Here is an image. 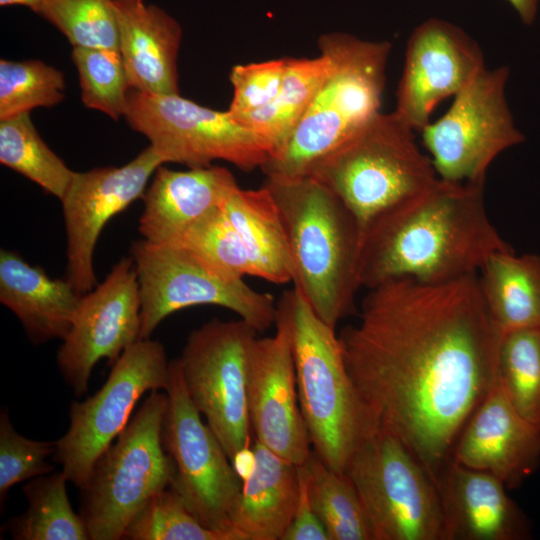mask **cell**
Masks as SVG:
<instances>
[{"label":"cell","instance_id":"cell-10","mask_svg":"<svg viewBox=\"0 0 540 540\" xmlns=\"http://www.w3.org/2000/svg\"><path fill=\"white\" fill-rule=\"evenodd\" d=\"M124 117L143 134L163 163L189 168L222 160L250 171L262 168L271 144L228 111L201 106L179 94H152L130 89Z\"/></svg>","mask_w":540,"mask_h":540},{"label":"cell","instance_id":"cell-25","mask_svg":"<svg viewBox=\"0 0 540 540\" xmlns=\"http://www.w3.org/2000/svg\"><path fill=\"white\" fill-rule=\"evenodd\" d=\"M222 208L247 253L252 276L275 284L291 281L285 230L268 188L237 186Z\"/></svg>","mask_w":540,"mask_h":540},{"label":"cell","instance_id":"cell-6","mask_svg":"<svg viewBox=\"0 0 540 540\" xmlns=\"http://www.w3.org/2000/svg\"><path fill=\"white\" fill-rule=\"evenodd\" d=\"M415 132L394 111H380L309 168L306 175L329 189L353 214L362 238L382 212L438 179Z\"/></svg>","mask_w":540,"mask_h":540},{"label":"cell","instance_id":"cell-23","mask_svg":"<svg viewBox=\"0 0 540 540\" xmlns=\"http://www.w3.org/2000/svg\"><path fill=\"white\" fill-rule=\"evenodd\" d=\"M82 296L66 278H51L19 253L1 249L0 302L34 345L66 336Z\"/></svg>","mask_w":540,"mask_h":540},{"label":"cell","instance_id":"cell-29","mask_svg":"<svg viewBox=\"0 0 540 540\" xmlns=\"http://www.w3.org/2000/svg\"><path fill=\"white\" fill-rule=\"evenodd\" d=\"M301 466L311 505L329 540H374L365 508L349 477L329 468L313 451Z\"/></svg>","mask_w":540,"mask_h":540},{"label":"cell","instance_id":"cell-8","mask_svg":"<svg viewBox=\"0 0 540 540\" xmlns=\"http://www.w3.org/2000/svg\"><path fill=\"white\" fill-rule=\"evenodd\" d=\"M344 473L359 494L374 540H444L437 483L398 437L376 430Z\"/></svg>","mask_w":540,"mask_h":540},{"label":"cell","instance_id":"cell-31","mask_svg":"<svg viewBox=\"0 0 540 540\" xmlns=\"http://www.w3.org/2000/svg\"><path fill=\"white\" fill-rule=\"evenodd\" d=\"M498 377L519 414L540 429V328L502 334Z\"/></svg>","mask_w":540,"mask_h":540},{"label":"cell","instance_id":"cell-18","mask_svg":"<svg viewBox=\"0 0 540 540\" xmlns=\"http://www.w3.org/2000/svg\"><path fill=\"white\" fill-rule=\"evenodd\" d=\"M276 331L257 338L250 354L247 400L255 440L300 466L312 450L300 409L288 315L278 302Z\"/></svg>","mask_w":540,"mask_h":540},{"label":"cell","instance_id":"cell-7","mask_svg":"<svg viewBox=\"0 0 540 540\" xmlns=\"http://www.w3.org/2000/svg\"><path fill=\"white\" fill-rule=\"evenodd\" d=\"M167 408V393L150 392L80 487V515L90 539H123L145 503L171 486L175 465L162 442Z\"/></svg>","mask_w":540,"mask_h":540},{"label":"cell","instance_id":"cell-1","mask_svg":"<svg viewBox=\"0 0 540 540\" xmlns=\"http://www.w3.org/2000/svg\"><path fill=\"white\" fill-rule=\"evenodd\" d=\"M368 290L359 322L339 335L346 368L378 429L402 440L436 482L499 379L502 332L478 274Z\"/></svg>","mask_w":540,"mask_h":540},{"label":"cell","instance_id":"cell-4","mask_svg":"<svg viewBox=\"0 0 540 540\" xmlns=\"http://www.w3.org/2000/svg\"><path fill=\"white\" fill-rule=\"evenodd\" d=\"M318 46L329 70L287 142L261 168L267 177L305 176L380 112L391 43L334 32L322 35Z\"/></svg>","mask_w":540,"mask_h":540},{"label":"cell","instance_id":"cell-11","mask_svg":"<svg viewBox=\"0 0 540 540\" xmlns=\"http://www.w3.org/2000/svg\"><path fill=\"white\" fill-rule=\"evenodd\" d=\"M257 334L240 318L212 319L189 334L178 359L191 402L230 459L251 445L247 380Z\"/></svg>","mask_w":540,"mask_h":540},{"label":"cell","instance_id":"cell-27","mask_svg":"<svg viewBox=\"0 0 540 540\" xmlns=\"http://www.w3.org/2000/svg\"><path fill=\"white\" fill-rule=\"evenodd\" d=\"M328 70L329 59L322 53L316 58H287L275 98L263 108L233 117L266 139L274 154L299 124Z\"/></svg>","mask_w":540,"mask_h":540},{"label":"cell","instance_id":"cell-41","mask_svg":"<svg viewBox=\"0 0 540 540\" xmlns=\"http://www.w3.org/2000/svg\"><path fill=\"white\" fill-rule=\"evenodd\" d=\"M516 11L520 20L531 25L537 16L540 0H506Z\"/></svg>","mask_w":540,"mask_h":540},{"label":"cell","instance_id":"cell-3","mask_svg":"<svg viewBox=\"0 0 540 540\" xmlns=\"http://www.w3.org/2000/svg\"><path fill=\"white\" fill-rule=\"evenodd\" d=\"M263 185L281 216L294 289L335 329L352 312L361 288L357 221L335 194L308 175L267 177Z\"/></svg>","mask_w":540,"mask_h":540},{"label":"cell","instance_id":"cell-16","mask_svg":"<svg viewBox=\"0 0 540 540\" xmlns=\"http://www.w3.org/2000/svg\"><path fill=\"white\" fill-rule=\"evenodd\" d=\"M163 161L149 145L120 167L75 172L60 200L66 232V279L81 294L97 280L93 256L105 225L135 200L143 197L148 180Z\"/></svg>","mask_w":540,"mask_h":540},{"label":"cell","instance_id":"cell-28","mask_svg":"<svg viewBox=\"0 0 540 540\" xmlns=\"http://www.w3.org/2000/svg\"><path fill=\"white\" fill-rule=\"evenodd\" d=\"M64 472L31 479L23 488L27 510L11 519L7 529L16 540H88L89 533L67 494Z\"/></svg>","mask_w":540,"mask_h":540},{"label":"cell","instance_id":"cell-38","mask_svg":"<svg viewBox=\"0 0 540 540\" xmlns=\"http://www.w3.org/2000/svg\"><path fill=\"white\" fill-rule=\"evenodd\" d=\"M287 58L236 65L231 69L233 97L228 112L236 117L263 108L277 95Z\"/></svg>","mask_w":540,"mask_h":540},{"label":"cell","instance_id":"cell-17","mask_svg":"<svg viewBox=\"0 0 540 540\" xmlns=\"http://www.w3.org/2000/svg\"><path fill=\"white\" fill-rule=\"evenodd\" d=\"M485 68L479 44L463 29L427 19L407 41L394 112L420 132L441 101L456 96Z\"/></svg>","mask_w":540,"mask_h":540},{"label":"cell","instance_id":"cell-33","mask_svg":"<svg viewBox=\"0 0 540 540\" xmlns=\"http://www.w3.org/2000/svg\"><path fill=\"white\" fill-rule=\"evenodd\" d=\"M63 73L39 60H0V120L50 108L65 95Z\"/></svg>","mask_w":540,"mask_h":540},{"label":"cell","instance_id":"cell-40","mask_svg":"<svg viewBox=\"0 0 540 540\" xmlns=\"http://www.w3.org/2000/svg\"><path fill=\"white\" fill-rule=\"evenodd\" d=\"M230 460L235 473L243 483L252 475L256 465L253 444L238 450Z\"/></svg>","mask_w":540,"mask_h":540},{"label":"cell","instance_id":"cell-39","mask_svg":"<svg viewBox=\"0 0 540 540\" xmlns=\"http://www.w3.org/2000/svg\"><path fill=\"white\" fill-rule=\"evenodd\" d=\"M298 469L299 498L290 525L281 540H329L326 529L315 513L308 495L303 467Z\"/></svg>","mask_w":540,"mask_h":540},{"label":"cell","instance_id":"cell-42","mask_svg":"<svg viewBox=\"0 0 540 540\" xmlns=\"http://www.w3.org/2000/svg\"><path fill=\"white\" fill-rule=\"evenodd\" d=\"M42 0H0V5L5 6H25L31 11L37 13Z\"/></svg>","mask_w":540,"mask_h":540},{"label":"cell","instance_id":"cell-34","mask_svg":"<svg viewBox=\"0 0 540 540\" xmlns=\"http://www.w3.org/2000/svg\"><path fill=\"white\" fill-rule=\"evenodd\" d=\"M72 60L78 71L83 104L113 120L124 116L131 86L120 52L73 47Z\"/></svg>","mask_w":540,"mask_h":540},{"label":"cell","instance_id":"cell-30","mask_svg":"<svg viewBox=\"0 0 540 540\" xmlns=\"http://www.w3.org/2000/svg\"><path fill=\"white\" fill-rule=\"evenodd\" d=\"M0 162L59 200L75 173L43 141L29 113L0 120Z\"/></svg>","mask_w":540,"mask_h":540},{"label":"cell","instance_id":"cell-13","mask_svg":"<svg viewBox=\"0 0 540 540\" xmlns=\"http://www.w3.org/2000/svg\"><path fill=\"white\" fill-rule=\"evenodd\" d=\"M170 362L164 346L142 339L127 348L113 364L103 386L84 401L70 406V425L56 441L54 459L69 482L80 488L99 457L130 421L146 392L166 390Z\"/></svg>","mask_w":540,"mask_h":540},{"label":"cell","instance_id":"cell-15","mask_svg":"<svg viewBox=\"0 0 540 540\" xmlns=\"http://www.w3.org/2000/svg\"><path fill=\"white\" fill-rule=\"evenodd\" d=\"M140 327L137 273L132 258L124 257L83 294L58 350V368L76 397L87 393L96 363L108 359L113 365L139 340Z\"/></svg>","mask_w":540,"mask_h":540},{"label":"cell","instance_id":"cell-2","mask_svg":"<svg viewBox=\"0 0 540 540\" xmlns=\"http://www.w3.org/2000/svg\"><path fill=\"white\" fill-rule=\"evenodd\" d=\"M483 192L484 184L438 178L382 212L363 234L361 287L398 278L447 282L478 274L491 255L511 250L487 214Z\"/></svg>","mask_w":540,"mask_h":540},{"label":"cell","instance_id":"cell-9","mask_svg":"<svg viewBox=\"0 0 540 540\" xmlns=\"http://www.w3.org/2000/svg\"><path fill=\"white\" fill-rule=\"evenodd\" d=\"M130 253L140 296L139 340L150 338L170 314L198 305L226 308L258 333L276 322L272 295L251 288L243 279L222 275L179 245L140 239L132 243Z\"/></svg>","mask_w":540,"mask_h":540},{"label":"cell","instance_id":"cell-24","mask_svg":"<svg viewBox=\"0 0 540 540\" xmlns=\"http://www.w3.org/2000/svg\"><path fill=\"white\" fill-rule=\"evenodd\" d=\"M253 448L256 465L242 483L230 522L243 540H281L298 503V466L257 440Z\"/></svg>","mask_w":540,"mask_h":540},{"label":"cell","instance_id":"cell-19","mask_svg":"<svg viewBox=\"0 0 540 540\" xmlns=\"http://www.w3.org/2000/svg\"><path fill=\"white\" fill-rule=\"evenodd\" d=\"M451 459L516 489L540 465V429L519 414L498 379L464 425Z\"/></svg>","mask_w":540,"mask_h":540},{"label":"cell","instance_id":"cell-36","mask_svg":"<svg viewBox=\"0 0 540 540\" xmlns=\"http://www.w3.org/2000/svg\"><path fill=\"white\" fill-rule=\"evenodd\" d=\"M174 245L187 249L226 277L252 276L247 253L222 206L194 222Z\"/></svg>","mask_w":540,"mask_h":540},{"label":"cell","instance_id":"cell-32","mask_svg":"<svg viewBox=\"0 0 540 540\" xmlns=\"http://www.w3.org/2000/svg\"><path fill=\"white\" fill-rule=\"evenodd\" d=\"M37 14L64 34L73 47L119 51L114 0H42Z\"/></svg>","mask_w":540,"mask_h":540},{"label":"cell","instance_id":"cell-12","mask_svg":"<svg viewBox=\"0 0 540 540\" xmlns=\"http://www.w3.org/2000/svg\"><path fill=\"white\" fill-rule=\"evenodd\" d=\"M509 74L506 66L485 68L420 131L438 178L484 184L492 162L525 140L506 99Z\"/></svg>","mask_w":540,"mask_h":540},{"label":"cell","instance_id":"cell-22","mask_svg":"<svg viewBox=\"0 0 540 540\" xmlns=\"http://www.w3.org/2000/svg\"><path fill=\"white\" fill-rule=\"evenodd\" d=\"M119 51L132 89L152 94H179L177 55L180 24L144 0H114Z\"/></svg>","mask_w":540,"mask_h":540},{"label":"cell","instance_id":"cell-37","mask_svg":"<svg viewBox=\"0 0 540 540\" xmlns=\"http://www.w3.org/2000/svg\"><path fill=\"white\" fill-rule=\"evenodd\" d=\"M56 441H35L19 434L11 423L8 409L0 413V500L18 483L47 475L55 466L47 459L54 455Z\"/></svg>","mask_w":540,"mask_h":540},{"label":"cell","instance_id":"cell-35","mask_svg":"<svg viewBox=\"0 0 540 540\" xmlns=\"http://www.w3.org/2000/svg\"><path fill=\"white\" fill-rule=\"evenodd\" d=\"M130 540H234L205 527L171 486L150 498L128 525Z\"/></svg>","mask_w":540,"mask_h":540},{"label":"cell","instance_id":"cell-14","mask_svg":"<svg viewBox=\"0 0 540 540\" xmlns=\"http://www.w3.org/2000/svg\"><path fill=\"white\" fill-rule=\"evenodd\" d=\"M165 392L168 408L162 442L175 465L171 487L205 527L243 540L230 522L242 481L220 441L191 402L178 359L170 361Z\"/></svg>","mask_w":540,"mask_h":540},{"label":"cell","instance_id":"cell-21","mask_svg":"<svg viewBox=\"0 0 540 540\" xmlns=\"http://www.w3.org/2000/svg\"><path fill=\"white\" fill-rule=\"evenodd\" d=\"M239 186L225 167L211 165L176 171L158 167L146 189L138 230L154 244H174L209 211L221 207Z\"/></svg>","mask_w":540,"mask_h":540},{"label":"cell","instance_id":"cell-26","mask_svg":"<svg viewBox=\"0 0 540 540\" xmlns=\"http://www.w3.org/2000/svg\"><path fill=\"white\" fill-rule=\"evenodd\" d=\"M479 272L483 297L502 334L540 328V254L499 251Z\"/></svg>","mask_w":540,"mask_h":540},{"label":"cell","instance_id":"cell-20","mask_svg":"<svg viewBox=\"0 0 540 540\" xmlns=\"http://www.w3.org/2000/svg\"><path fill=\"white\" fill-rule=\"evenodd\" d=\"M444 540H527L531 524L494 475L450 459L437 478Z\"/></svg>","mask_w":540,"mask_h":540},{"label":"cell","instance_id":"cell-5","mask_svg":"<svg viewBox=\"0 0 540 540\" xmlns=\"http://www.w3.org/2000/svg\"><path fill=\"white\" fill-rule=\"evenodd\" d=\"M279 303L290 323L298 400L313 452L344 473L352 454L378 427L351 380L335 329L294 288Z\"/></svg>","mask_w":540,"mask_h":540}]
</instances>
